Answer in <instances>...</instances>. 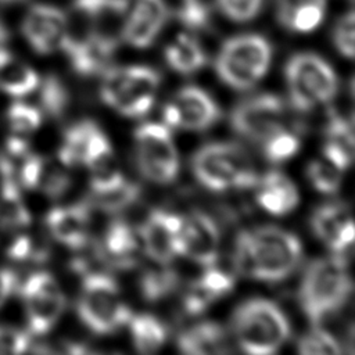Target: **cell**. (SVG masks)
<instances>
[{"label":"cell","mask_w":355,"mask_h":355,"mask_svg":"<svg viewBox=\"0 0 355 355\" xmlns=\"http://www.w3.org/2000/svg\"><path fill=\"white\" fill-rule=\"evenodd\" d=\"M301 254V243L293 233L263 226L240 232L236 239L234 265L245 277L280 282L294 272Z\"/></svg>","instance_id":"6da1fadb"},{"label":"cell","mask_w":355,"mask_h":355,"mask_svg":"<svg viewBox=\"0 0 355 355\" xmlns=\"http://www.w3.org/2000/svg\"><path fill=\"white\" fill-rule=\"evenodd\" d=\"M351 291L347 261L334 252L308 265L300 284V304L308 319L318 324L341 309Z\"/></svg>","instance_id":"7a4b0ae2"},{"label":"cell","mask_w":355,"mask_h":355,"mask_svg":"<svg viewBox=\"0 0 355 355\" xmlns=\"http://www.w3.org/2000/svg\"><path fill=\"white\" fill-rule=\"evenodd\" d=\"M196 179L208 190L251 189L258 176L248 153L236 143H209L191 159Z\"/></svg>","instance_id":"3957f363"},{"label":"cell","mask_w":355,"mask_h":355,"mask_svg":"<svg viewBox=\"0 0 355 355\" xmlns=\"http://www.w3.org/2000/svg\"><path fill=\"white\" fill-rule=\"evenodd\" d=\"M232 326L239 347L248 354H273L290 336L283 311L263 298H252L237 306Z\"/></svg>","instance_id":"277c9868"},{"label":"cell","mask_w":355,"mask_h":355,"mask_svg":"<svg viewBox=\"0 0 355 355\" xmlns=\"http://www.w3.org/2000/svg\"><path fill=\"white\" fill-rule=\"evenodd\" d=\"M78 315L94 334H112L132 318L115 280L97 272L89 273L83 279L78 300Z\"/></svg>","instance_id":"5b68a950"},{"label":"cell","mask_w":355,"mask_h":355,"mask_svg":"<svg viewBox=\"0 0 355 355\" xmlns=\"http://www.w3.org/2000/svg\"><path fill=\"white\" fill-rule=\"evenodd\" d=\"M270 60L272 47L263 36L240 35L223 43L215 60V69L220 80L243 90L254 86L266 73Z\"/></svg>","instance_id":"8992f818"},{"label":"cell","mask_w":355,"mask_h":355,"mask_svg":"<svg viewBox=\"0 0 355 355\" xmlns=\"http://www.w3.org/2000/svg\"><path fill=\"white\" fill-rule=\"evenodd\" d=\"M159 73L144 65L110 68L101 82V98L105 104L126 116L147 114L154 103Z\"/></svg>","instance_id":"52a82bcc"},{"label":"cell","mask_w":355,"mask_h":355,"mask_svg":"<svg viewBox=\"0 0 355 355\" xmlns=\"http://www.w3.org/2000/svg\"><path fill=\"white\" fill-rule=\"evenodd\" d=\"M288 96L298 111H309L330 101L338 89L334 69L313 53L293 55L284 69Z\"/></svg>","instance_id":"ba28073f"},{"label":"cell","mask_w":355,"mask_h":355,"mask_svg":"<svg viewBox=\"0 0 355 355\" xmlns=\"http://www.w3.org/2000/svg\"><path fill=\"white\" fill-rule=\"evenodd\" d=\"M135 154L140 173L153 183H172L179 172V155L165 125L147 122L135 130Z\"/></svg>","instance_id":"9c48e42d"},{"label":"cell","mask_w":355,"mask_h":355,"mask_svg":"<svg viewBox=\"0 0 355 355\" xmlns=\"http://www.w3.org/2000/svg\"><path fill=\"white\" fill-rule=\"evenodd\" d=\"M29 333L42 336L53 329L65 308V295L47 272L32 273L21 286Z\"/></svg>","instance_id":"30bf717a"},{"label":"cell","mask_w":355,"mask_h":355,"mask_svg":"<svg viewBox=\"0 0 355 355\" xmlns=\"http://www.w3.org/2000/svg\"><path fill=\"white\" fill-rule=\"evenodd\" d=\"M284 104L275 94H257L240 101L232 111L230 125L236 133L263 143L284 129Z\"/></svg>","instance_id":"8fae6325"},{"label":"cell","mask_w":355,"mask_h":355,"mask_svg":"<svg viewBox=\"0 0 355 355\" xmlns=\"http://www.w3.org/2000/svg\"><path fill=\"white\" fill-rule=\"evenodd\" d=\"M219 230L215 222L202 212H191L182 218L178 255L212 266L218 259Z\"/></svg>","instance_id":"7c38bea8"},{"label":"cell","mask_w":355,"mask_h":355,"mask_svg":"<svg viewBox=\"0 0 355 355\" xmlns=\"http://www.w3.org/2000/svg\"><path fill=\"white\" fill-rule=\"evenodd\" d=\"M182 218L173 212L154 209L139 229L146 255L158 265H168L178 255Z\"/></svg>","instance_id":"4fadbf2b"},{"label":"cell","mask_w":355,"mask_h":355,"mask_svg":"<svg viewBox=\"0 0 355 355\" xmlns=\"http://www.w3.org/2000/svg\"><path fill=\"white\" fill-rule=\"evenodd\" d=\"M67 26V14L57 7L36 4L22 22V32L31 47L39 54L61 50Z\"/></svg>","instance_id":"5bb4252c"},{"label":"cell","mask_w":355,"mask_h":355,"mask_svg":"<svg viewBox=\"0 0 355 355\" xmlns=\"http://www.w3.org/2000/svg\"><path fill=\"white\" fill-rule=\"evenodd\" d=\"M168 7L164 0H132L122 31V39L137 49L148 47L166 22Z\"/></svg>","instance_id":"9a60e30c"},{"label":"cell","mask_w":355,"mask_h":355,"mask_svg":"<svg viewBox=\"0 0 355 355\" xmlns=\"http://www.w3.org/2000/svg\"><path fill=\"white\" fill-rule=\"evenodd\" d=\"M15 179L19 186L39 190L53 200L64 196L71 186L69 175L61 166L37 154H26L21 159Z\"/></svg>","instance_id":"2e32d148"},{"label":"cell","mask_w":355,"mask_h":355,"mask_svg":"<svg viewBox=\"0 0 355 355\" xmlns=\"http://www.w3.org/2000/svg\"><path fill=\"white\" fill-rule=\"evenodd\" d=\"M313 233L336 254H344L354 243V223L348 208L341 202L323 204L312 215Z\"/></svg>","instance_id":"e0dca14e"},{"label":"cell","mask_w":355,"mask_h":355,"mask_svg":"<svg viewBox=\"0 0 355 355\" xmlns=\"http://www.w3.org/2000/svg\"><path fill=\"white\" fill-rule=\"evenodd\" d=\"M89 202L83 201L68 207H55L46 215V226L50 234L61 244L80 250L87 241Z\"/></svg>","instance_id":"ac0fdd59"},{"label":"cell","mask_w":355,"mask_h":355,"mask_svg":"<svg viewBox=\"0 0 355 355\" xmlns=\"http://www.w3.org/2000/svg\"><path fill=\"white\" fill-rule=\"evenodd\" d=\"M139 244V232H135L133 227L123 220H115L108 226L103 245H96L103 263L116 269H128L136 262Z\"/></svg>","instance_id":"d6986e66"},{"label":"cell","mask_w":355,"mask_h":355,"mask_svg":"<svg viewBox=\"0 0 355 355\" xmlns=\"http://www.w3.org/2000/svg\"><path fill=\"white\" fill-rule=\"evenodd\" d=\"M179 111V128L204 130L214 125L219 115V107L212 97L196 86L183 87L173 100Z\"/></svg>","instance_id":"ffe728a7"},{"label":"cell","mask_w":355,"mask_h":355,"mask_svg":"<svg viewBox=\"0 0 355 355\" xmlns=\"http://www.w3.org/2000/svg\"><path fill=\"white\" fill-rule=\"evenodd\" d=\"M90 19L93 35L119 43L129 0H79Z\"/></svg>","instance_id":"44dd1931"},{"label":"cell","mask_w":355,"mask_h":355,"mask_svg":"<svg viewBox=\"0 0 355 355\" xmlns=\"http://www.w3.org/2000/svg\"><path fill=\"white\" fill-rule=\"evenodd\" d=\"M257 201L272 215H286L291 212L300 201V194L294 183L282 172L270 171L257 182Z\"/></svg>","instance_id":"7402d4cb"},{"label":"cell","mask_w":355,"mask_h":355,"mask_svg":"<svg viewBox=\"0 0 355 355\" xmlns=\"http://www.w3.org/2000/svg\"><path fill=\"white\" fill-rule=\"evenodd\" d=\"M116 47L118 43L92 35L64 51L67 53L76 73L82 76H92L100 73L108 67Z\"/></svg>","instance_id":"603a6c76"},{"label":"cell","mask_w":355,"mask_h":355,"mask_svg":"<svg viewBox=\"0 0 355 355\" xmlns=\"http://www.w3.org/2000/svg\"><path fill=\"white\" fill-rule=\"evenodd\" d=\"M178 348L191 355L225 354L230 351L223 327L215 322H201L182 331L178 338Z\"/></svg>","instance_id":"cb8c5ba5"},{"label":"cell","mask_w":355,"mask_h":355,"mask_svg":"<svg viewBox=\"0 0 355 355\" xmlns=\"http://www.w3.org/2000/svg\"><path fill=\"white\" fill-rule=\"evenodd\" d=\"M39 75L12 53L0 47V90L8 96L22 97L39 86Z\"/></svg>","instance_id":"d4e9b609"},{"label":"cell","mask_w":355,"mask_h":355,"mask_svg":"<svg viewBox=\"0 0 355 355\" xmlns=\"http://www.w3.org/2000/svg\"><path fill=\"white\" fill-rule=\"evenodd\" d=\"M323 154L341 172L351 166L354 158V133L349 122L337 115L330 118L324 130Z\"/></svg>","instance_id":"484cf974"},{"label":"cell","mask_w":355,"mask_h":355,"mask_svg":"<svg viewBox=\"0 0 355 355\" xmlns=\"http://www.w3.org/2000/svg\"><path fill=\"white\" fill-rule=\"evenodd\" d=\"M165 60L173 71L187 75L202 68L207 62V55L191 36L182 33L168 44Z\"/></svg>","instance_id":"4316f807"},{"label":"cell","mask_w":355,"mask_h":355,"mask_svg":"<svg viewBox=\"0 0 355 355\" xmlns=\"http://www.w3.org/2000/svg\"><path fill=\"white\" fill-rule=\"evenodd\" d=\"M97 129L98 126L89 119L80 121L67 129L58 148V159L64 166L72 168L83 164L90 137Z\"/></svg>","instance_id":"83f0119b"},{"label":"cell","mask_w":355,"mask_h":355,"mask_svg":"<svg viewBox=\"0 0 355 355\" xmlns=\"http://www.w3.org/2000/svg\"><path fill=\"white\" fill-rule=\"evenodd\" d=\"M128 323L130 327L133 345L141 354L155 352L166 340L165 326L153 315L132 316Z\"/></svg>","instance_id":"f1b7e54d"},{"label":"cell","mask_w":355,"mask_h":355,"mask_svg":"<svg viewBox=\"0 0 355 355\" xmlns=\"http://www.w3.org/2000/svg\"><path fill=\"white\" fill-rule=\"evenodd\" d=\"M179 276L168 265L147 269L140 277V293L146 301L155 302L168 297L178 287Z\"/></svg>","instance_id":"f546056e"},{"label":"cell","mask_w":355,"mask_h":355,"mask_svg":"<svg viewBox=\"0 0 355 355\" xmlns=\"http://www.w3.org/2000/svg\"><path fill=\"white\" fill-rule=\"evenodd\" d=\"M140 186L132 182H123L119 187L104 193H92L89 205L104 212H119L135 204L140 197Z\"/></svg>","instance_id":"4dcf8cb0"},{"label":"cell","mask_w":355,"mask_h":355,"mask_svg":"<svg viewBox=\"0 0 355 355\" xmlns=\"http://www.w3.org/2000/svg\"><path fill=\"white\" fill-rule=\"evenodd\" d=\"M39 103L40 111L51 118H60L69 104L68 89L57 76L50 75L40 86Z\"/></svg>","instance_id":"1f68e13d"},{"label":"cell","mask_w":355,"mask_h":355,"mask_svg":"<svg viewBox=\"0 0 355 355\" xmlns=\"http://www.w3.org/2000/svg\"><path fill=\"white\" fill-rule=\"evenodd\" d=\"M6 116L11 135L25 139L42 123L40 110L25 103H12L8 107Z\"/></svg>","instance_id":"d6a6232c"},{"label":"cell","mask_w":355,"mask_h":355,"mask_svg":"<svg viewBox=\"0 0 355 355\" xmlns=\"http://www.w3.org/2000/svg\"><path fill=\"white\" fill-rule=\"evenodd\" d=\"M324 10L326 4H308L290 11L284 17L279 18V21L291 32L308 33L320 25L324 17Z\"/></svg>","instance_id":"836d02e7"},{"label":"cell","mask_w":355,"mask_h":355,"mask_svg":"<svg viewBox=\"0 0 355 355\" xmlns=\"http://www.w3.org/2000/svg\"><path fill=\"white\" fill-rule=\"evenodd\" d=\"M306 175L311 184L323 194H334L341 183V171L326 158L312 161L306 168Z\"/></svg>","instance_id":"e575fe53"},{"label":"cell","mask_w":355,"mask_h":355,"mask_svg":"<svg viewBox=\"0 0 355 355\" xmlns=\"http://www.w3.org/2000/svg\"><path fill=\"white\" fill-rule=\"evenodd\" d=\"M262 144L263 154L269 161L283 162L297 154L300 148V139L294 133L282 129L266 139Z\"/></svg>","instance_id":"d590c367"},{"label":"cell","mask_w":355,"mask_h":355,"mask_svg":"<svg viewBox=\"0 0 355 355\" xmlns=\"http://www.w3.org/2000/svg\"><path fill=\"white\" fill-rule=\"evenodd\" d=\"M297 349L304 355H336L341 352L338 341L322 329H313L304 334L298 341Z\"/></svg>","instance_id":"8d00e7d4"},{"label":"cell","mask_w":355,"mask_h":355,"mask_svg":"<svg viewBox=\"0 0 355 355\" xmlns=\"http://www.w3.org/2000/svg\"><path fill=\"white\" fill-rule=\"evenodd\" d=\"M355 17L354 11L349 10L347 14L340 17L333 31V43L338 53L347 58H352L355 53Z\"/></svg>","instance_id":"74e56055"},{"label":"cell","mask_w":355,"mask_h":355,"mask_svg":"<svg viewBox=\"0 0 355 355\" xmlns=\"http://www.w3.org/2000/svg\"><path fill=\"white\" fill-rule=\"evenodd\" d=\"M176 15L182 24L191 29H202L209 22V12L201 0H180Z\"/></svg>","instance_id":"f35d334b"},{"label":"cell","mask_w":355,"mask_h":355,"mask_svg":"<svg viewBox=\"0 0 355 355\" xmlns=\"http://www.w3.org/2000/svg\"><path fill=\"white\" fill-rule=\"evenodd\" d=\"M219 10L232 21L247 22L258 15L262 0H216Z\"/></svg>","instance_id":"ab89813d"},{"label":"cell","mask_w":355,"mask_h":355,"mask_svg":"<svg viewBox=\"0 0 355 355\" xmlns=\"http://www.w3.org/2000/svg\"><path fill=\"white\" fill-rule=\"evenodd\" d=\"M198 283L218 300L233 290L234 279L218 268L208 266L204 275L198 279Z\"/></svg>","instance_id":"60d3db41"},{"label":"cell","mask_w":355,"mask_h":355,"mask_svg":"<svg viewBox=\"0 0 355 355\" xmlns=\"http://www.w3.org/2000/svg\"><path fill=\"white\" fill-rule=\"evenodd\" d=\"M29 347L28 333L11 326H0V354H21L29 351Z\"/></svg>","instance_id":"b9f144b4"},{"label":"cell","mask_w":355,"mask_h":355,"mask_svg":"<svg viewBox=\"0 0 355 355\" xmlns=\"http://www.w3.org/2000/svg\"><path fill=\"white\" fill-rule=\"evenodd\" d=\"M216 298L207 291L200 283L198 280H196L190 288L187 290L184 298H183V306L184 311L189 315H198L201 312H204Z\"/></svg>","instance_id":"7bdbcfd3"},{"label":"cell","mask_w":355,"mask_h":355,"mask_svg":"<svg viewBox=\"0 0 355 355\" xmlns=\"http://www.w3.org/2000/svg\"><path fill=\"white\" fill-rule=\"evenodd\" d=\"M17 275L6 268L0 266V306L6 302V300L10 297V294L15 290L17 287Z\"/></svg>","instance_id":"ee69618b"},{"label":"cell","mask_w":355,"mask_h":355,"mask_svg":"<svg viewBox=\"0 0 355 355\" xmlns=\"http://www.w3.org/2000/svg\"><path fill=\"white\" fill-rule=\"evenodd\" d=\"M308 4H326V0H277V18Z\"/></svg>","instance_id":"f6af8a7d"},{"label":"cell","mask_w":355,"mask_h":355,"mask_svg":"<svg viewBox=\"0 0 355 355\" xmlns=\"http://www.w3.org/2000/svg\"><path fill=\"white\" fill-rule=\"evenodd\" d=\"M162 116H164L165 125L172 126V128H178L179 126V111H178V107L175 105L173 101L164 107Z\"/></svg>","instance_id":"bcb514c9"},{"label":"cell","mask_w":355,"mask_h":355,"mask_svg":"<svg viewBox=\"0 0 355 355\" xmlns=\"http://www.w3.org/2000/svg\"><path fill=\"white\" fill-rule=\"evenodd\" d=\"M8 35H7V29L4 28V25L0 22V47L4 46V43L7 42Z\"/></svg>","instance_id":"7dc6e473"},{"label":"cell","mask_w":355,"mask_h":355,"mask_svg":"<svg viewBox=\"0 0 355 355\" xmlns=\"http://www.w3.org/2000/svg\"><path fill=\"white\" fill-rule=\"evenodd\" d=\"M17 1H21V0H0V3H17Z\"/></svg>","instance_id":"c3c4849f"}]
</instances>
